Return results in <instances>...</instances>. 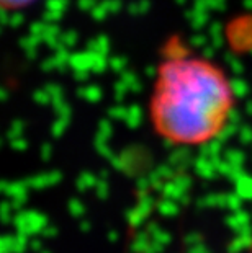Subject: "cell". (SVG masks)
<instances>
[{"instance_id":"6da1fadb","label":"cell","mask_w":252,"mask_h":253,"mask_svg":"<svg viewBox=\"0 0 252 253\" xmlns=\"http://www.w3.org/2000/svg\"><path fill=\"white\" fill-rule=\"evenodd\" d=\"M234 88L216 64L189 54L172 40L155 72L148 115L154 132L174 145L211 142L228 126Z\"/></svg>"}]
</instances>
